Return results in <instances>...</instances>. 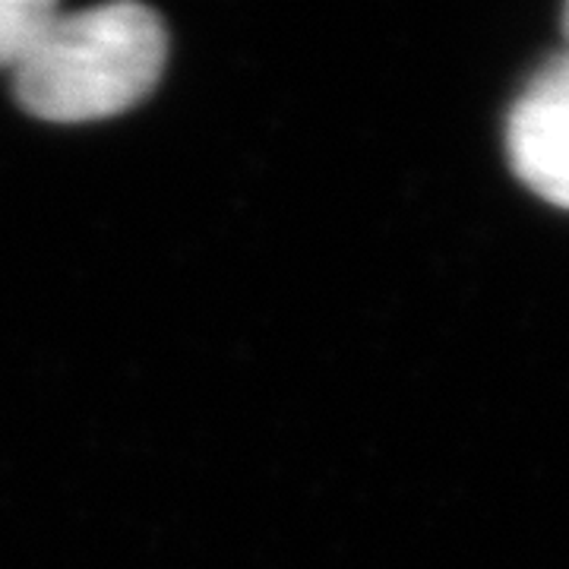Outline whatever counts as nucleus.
Returning a JSON list of instances; mask_svg holds the SVG:
<instances>
[{
	"label": "nucleus",
	"mask_w": 569,
	"mask_h": 569,
	"mask_svg": "<svg viewBox=\"0 0 569 569\" xmlns=\"http://www.w3.org/2000/svg\"><path fill=\"white\" fill-rule=\"evenodd\" d=\"M168 32L140 3H104L58 17L17 70V102L39 121L86 123L142 102L162 77Z\"/></svg>",
	"instance_id": "obj_1"
},
{
	"label": "nucleus",
	"mask_w": 569,
	"mask_h": 569,
	"mask_svg": "<svg viewBox=\"0 0 569 569\" xmlns=\"http://www.w3.org/2000/svg\"><path fill=\"white\" fill-rule=\"evenodd\" d=\"M61 10L48 0H0V67L20 70L48 39Z\"/></svg>",
	"instance_id": "obj_3"
},
{
	"label": "nucleus",
	"mask_w": 569,
	"mask_h": 569,
	"mask_svg": "<svg viewBox=\"0 0 569 569\" xmlns=\"http://www.w3.org/2000/svg\"><path fill=\"white\" fill-rule=\"evenodd\" d=\"M567 36H569V10H567Z\"/></svg>",
	"instance_id": "obj_4"
},
{
	"label": "nucleus",
	"mask_w": 569,
	"mask_h": 569,
	"mask_svg": "<svg viewBox=\"0 0 569 569\" xmlns=\"http://www.w3.org/2000/svg\"><path fill=\"white\" fill-rule=\"evenodd\" d=\"M509 156L538 197L569 206V58L531 82L509 118Z\"/></svg>",
	"instance_id": "obj_2"
}]
</instances>
